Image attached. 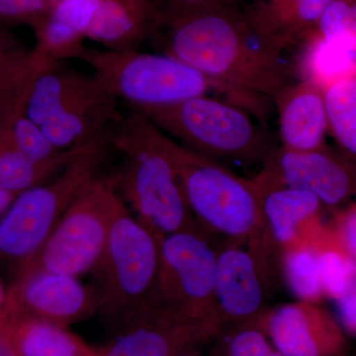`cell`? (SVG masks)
Instances as JSON below:
<instances>
[{
	"label": "cell",
	"instance_id": "cell-1",
	"mask_svg": "<svg viewBox=\"0 0 356 356\" xmlns=\"http://www.w3.org/2000/svg\"><path fill=\"white\" fill-rule=\"evenodd\" d=\"M152 44L204 76L271 102L296 81L286 43L261 7L233 2L161 16Z\"/></svg>",
	"mask_w": 356,
	"mask_h": 356
},
{
	"label": "cell",
	"instance_id": "cell-2",
	"mask_svg": "<svg viewBox=\"0 0 356 356\" xmlns=\"http://www.w3.org/2000/svg\"><path fill=\"white\" fill-rule=\"evenodd\" d=\"M109 147L121 159L107 179L134 216L159 238L199 229L180 186L170 137L144 114L127 108L110 130Z\"/></svg>",
	"mask_w": 356,
	"mask_h": 356
},
{
	"label": "cell",
	"instance_id": "cell-3",
	"mask_svg": "<svg viewBox=\"0 0 356 356\" xmlns=\"http://www.w3.org/2000/svg\"><path fill=\"white\" fill-rule=\"evenodd\" d=\"M81 60L103 88L127 108L163 106L212 95L266 114L268 99L212 81L191 65L163 53L88 48Z\"/></svg>",
	"mask_w": 356,
	"mask_h": 356
},
{
	"label": "cell",
	"instance_id": "cell-4",
	"mask_svg": "<svg viewBox=\"0 0 356 356\" xmlns=\"http://www.w3.org/2000/svg\"><path fill=\"white\" fill-rule=\"evenodd\" d=\"M130 109L144 114L180 146L226 168L261 165L262 170L278 147L266 119L216 96Z\"/></svg>",
	"mask_w": 356,
	"mask_h": 356
},
{
	"label": "cell",
	"instance_id": "cell-5",
	"mask_svg": "<svg viewBox=\"0 0 356 356\" xmlns=\"http://www.w3.org/2000/svg\"><path fill=\"white\" fill-rule=\"evenodd\" d=\"M161 238L122 204L92 273L99 310L113 329L156 303Z\"/></svg>",
	"mask_w": 356,
	"mask_h": 356
},
{
	"label": "cell",
	"instance_id": "cell-6",
	"mask_svg": "<svg viewBox=\"0 0 356 356\" xmlns=\"http://www.w3.org/2000/svg\"><path fill=\"white\" fill-rule=\"evenodd\" d=\"M172 149L180 186L195 221L234 245L261 243L266 228L254 180L175 140Z\"/></svg>",
	"mask_w": 356,
	"mask_h": 356
},
{
	"label": "cell",
	"instance_id": "cell-7",
	"mask_svg": "<svg viewBox=\"0 0 356 356\" xmlns=\"http://www.w3.org/2000/svg\"><path fill=\"white\" fill-rule=\"evenodd\" d=\"M109 136L96 140L48 181L21 192L0 217V257L18 264L47 240L84 187L99 177L109 149Z\"/></svg>",
	"mask_w": 356,
	"mask_h": 356
},
{
	"label": "cell",
	"instance_id": "cell-8",
	"mask_svg": "<svg viewBox=\"0 0 356 356\" xmlns=\"http://www.w3.org/2000/svg\"><path fill=\"white\" fill-rule=\"evenodd\" d=\"M123 203L107 178L96 177L70 204L42 247L18 264L17 276L48 271L77 277L91 273Z\"/></svg>",
	"mask_w": 356,
	"mask_h": 356
},
{
	"label": "cell",
	"instance_id": "cell-9",
	"mask_svg": "<svg viewBox=\"0 0 356 356\" xmlns=\"http://www.w3.org/2000/svg\"><path fill=\"white\" fill-rule=\"evenodd\" d=\"M217 252L199 229L161 238L156 303L220 322L215 301Z\"/></svg>",
	"mask_w": 356,
	"mask_h": 356
},
{
	"label": "cell",
	"instance_id": "cell-10",
	"mask_svg": "<svg viewBox=\"0 0 356 356\" xmlns=\"http://www.w3.org/2000/svg\"><path fill=\"white\" fill-rule=\"evenodd\" d=\"M98 356H180L194 353L222 334L219 321L194 317L154 304L114 330Z\"/></svg>",
	"mask_w": 356,
	"mask_h": 356
},
{
	"label": "cell",
	"instance_id": "cell-11",
	"mask_svg": "<svg viewBox=\"0 0 356 356\" xmlns=\"http://www.w3.org/2000/svg\"><path fill=\"white\" fill-rule=\"evenodd\" d=\"M254 177L311 192L334 211L356 201V159L327 144L306 152L278 147Z\"/></svg>",
	"mask_w": 356,
	"mask_h": 356
},
{
	"label": "cell",
	"instance_id": "cell-12",
	"mask_svg": "<svg viewBox=\"0 0 356 356\" xmlns=\"http://www.w3.org/2000/svg\"><path fill=\"white\" fill-rule=\"evenodd\" d=\"M254 325L286 356H350L346 332L318 304L298 301L276 307L262 313Z\"/></svg>",
	"mask_w": 356,
	"mask_h": 356
},
{
	"label": "cell",
	"instance_id": "cell-13",
	"mask_svg": "<svg viewBox=\"0 0 356 356\" xmlns=\"http://www.w3.org/2000/svg\"><path fill=\"white\" fill-rule=\"evenodd\" d=\"M8 297L11 311L65 327L99 310L93 287L76 276L48 271L17 276Z\"/></svg>",
	"mask_w": 356,
	"mask_h": 356
},
{
	"label": "cell",
	"instance_id": "cell-14",
	"mask_svg": "<svg viewBox=\"0 0 356 356\" xmlns=\"http://www.w3.org/2000/svg\"><path fill=\"white\" fill-rule=\"evenodd\" d=\"M215 301L225 325H254L264 302L261 266L254 250L232 245L217 252Z\"/></svg>",
	"mask_w": 356,
	"mask_h": 356
},
{
	"label": "cell",
	"instance_id": "cell-15",
	"mask_svg": "<svg viewBox=\"0 0 356 356\" xmlns=\"http://www.w3.org/2000/svg\"><path fill=\"white\" fill-rule=\"evenodd\" d=\"M278 113L280 147L306 152L324 146L329 134L324 91L305 81H294L273 100Z\"/></svg>",
	"mask_w": 356,
	"mask_h": 356
},
{
	"label": "cell",
	"instance_id": "cell-16",
	"mask_svg": "<svg viewBox=\"0 0 356 356\" xmlns=\"http://www.w3.org/2000/svg\"><path fill=\"white\" fill-rule=\"evenodd\" d=\"M161 15L153 0H100L86 40L105 50H140L151 42Z\"/></svg>",
	"mask_w": 356,
	"mask_h": 356
},
{
	"label": "cell",
	"instance_id": "cell-17",
	"mask_svg": "<svg viewBox=\"0 0 356 356\" xmlns=\"http://www.w3.org/2000/svg\"><path fill=\"white\" fill-rule=\"evenodd\" d=\"M261 196L266 232L285 248L318 226L324 208L317 196L304 189L252 178Z\"/></svg>",
	"mask_w": 356,
	"mask_h": 356
},
{
	"label": "cell",
	"instance_id": "cell-18",
	"mask_svg": "<svg viewBox=\"0 0 356 356\" xmlns=\"http://www.w3.org/2000/svg\"><path fill=\"white\" fill-rule=\"evenodd\" d=\"M18 356H98L65 327L13 312L0 330Z\"/></svg>",
	"mask_w": 356,
	"mask_h": 356
},
{
	"label": "cell",
	"instance_id": "cell-19",
	"mask_svg": "<svg viewBox=\"0 0 356 356\" xmlns=\"http://www.w3.org/2000/svg\"><path fill=\"white\" fill-rule=\"evenodd\" d=\"M295 74L323 91L356 74V51L343 44L309 35L297 49Z\"/></svg>",
	"mask_w": 356,
	"mask_h": 356
},
{
	"label": "cell",
	"instance_id": "cell-20",
	"mask_svg": "<svg viewBox=\"0 0 356 356\" xmlns=\"http://www.w3.org/2000/svg\"><path fill=\"white\" fill-rule=\"evenodd\" d=\"M90 145L70 149L54 161L38 163L26 156L14 146L0 128V187L18 195L21 192L48 181Z\"/></svg>",
	"mask_w": 356,
	"mask_h": 356
},
{
	"label": "cell",
	"instance_id": "cell-21",
	"mask_svg": "<svg viewBox=\"0 0 356 356\" xmlns=\"http://www.w3.org/2000/svg\"><path fill=\"white\" fill-rule=\"evenodd\" d=\"M314 245L325 297L337 301L355 283V261L329 222L318 227Z\"/></svg>",
	"mask_w": 356,
	"mask_h": 356
},
{
	"label": "cell",
	"instance_id": "cell-22",
	"mask_svg": "<svg viewBox=\"0 0 356 356\" xmlns=\"http://www.w3.org/2000/svg\"><path fill=\"white\" fill-rule=\"evenodd\" d=\"M322 224L298 242L282 250L285 281L298 301L318 304L325 298L318 273L317 252L314 245V235Z\"/></svg>",
	"mask_w": 356,
	"mask_h": 356
},
{
	"label": "cell",
	"instance_id": "cell-23",
	"mask_svg": "<svg viewBox=\"0 0 356 356\" xmlns=\"http://www.w3.org/2000/svg\"><path fill=\"white\" fill-rule=\"evenodd\" d=\"M332 0H267L261 1L276 29L297 50L317 26Z\"/></svg>",
	"mask_w": 356,
	"mask_h": 356
},
{
	"label": "cell",
	"instance_id": "cell-24",
	"mask_svg": "<svg viewBox=\"0 0 356 356\" xmlns=\"http://www.w3.org/2000/svg\"><path fill=\"white\" fill-rule=\"evenodd\" d=\"M329 134L337 147L356 159V74L324 90Z\"/></svg>",
	"mask_w": 356,
	"mask_h": 356
},
{
	"label": "cell",
	"instance_id": "cell-25",
	"mask_svg": "<svg viewBox=\"0 0 356 356\" xmlns=\"http://www.w3.org/2000/svg\"><path fill=\"white\" fill-rule=\"evenodd\" d=\"M0 128L14 146L33 161L47 163L67 153L56 149L44 137L41 129L33 123L17 106L0 96Z\"/></svg>",
	"mask_w": 356,
	"mask_h": 356
},
{
	"label": "cell",
	"instance_id": "cell-26",
	"mask_svg": "<svg viewBox=\"0 0 356 356\" xmlns=\"http://www.w3.org/2000/svg\"><path fill=\"white\" fill-rule=\"evenodd\" d=\"M311 34L356 51V0H332Z\"/></svg>",
	"mask_w": 356,
	"mask_h": 356
},
{
	"label": "cell",
	"instance_id": "cell-27",
	"mask_svg": "<svg viewBox=\"0 0 356 356\" xmlns=\"http://www.w3.org/2000/svg\"><path fill=\"white\" fill-rule=\"evenodd\" d=\"M56 0H0V26H35L50 13Z\"/></svg>",
	"mask_w": 356,
	"mask_h": 356
},
{
	"label": "cell",
	"instance_id": "cell-28",
	"mask_svg": "<svg viewBox=\"0 0 356 356\" xmlns=\"http://www.w3.org/2000/svg\"><path fill=\"white\" fill-rule=\"evenodd\" d=\"M227 356H286L276 350L255 325H243L227 341Z\"/></svg>",
	"mask_w": 356,
	"mask_h": 356
},
{
	"label": "cell",
	"instance_id": "cell-29",
	"mask_svg": "<svg viewBox=\"0 0 356 356\" xmlns=\"http://www.w3.org/2000/svg\"><path fill=\"white\" fill-rule=\"evenodd\" d=\"M28 53L7 27L0 26V91L19 69Z\"/></svg>",
	"mask_w": 356,
	"mask_h": 356
},
{
	"label": "cell",
	"instance_id": "cell-30",
	"mask_svg": "<svg viewBox=\"0 0 356 356\" xmlns=\"http://www.w3.org/2000/svg\"><path fill=\"white\" fill-rule=\"evenodd\" d=\"M329 224L356 266V201L334 210Z\"/></svg>",
	"mask_w": 356,
	"mask_h": 356
},
{
	"label": "cell",
	"instance_id": "cell-31",
	"mask_svg": "<svg viewBox=\"0 0 356 356\" xmlns=\"http://www.w3.org/2000/svg\"><path fill=\"white\" fill-rule=\"evenodd\" d=\"M153 2L158 8L159 15L166 16L238 1L236 0H153Z\"/></svg>",
	"mask_w": 356,
	"mask_h": 356
},
{
	"label": "cell",
	"instance_id": "cell-32",
	"mask_svg": "<svg viewBox=\"0 0 356 356\" xmlns=\"http://www.w3.org/2000/svg\"><path fill=\"white\" fill-rule=\"evenodd\" d=\"M334 302L339 324L346 334L356 336V281L346 294Z\"/></svg>",
	"mask_w": 356,
	"mask_h": 356
},
{
	"label": "cell",
	"instance_id": "cell-33",
	"mask_svg": "<svg viewBox=\"0 0 356 356\" xmlns=\"http://www.w3.org/2000/svg\"><path fill=\"white\" fill-rule=\"evenodd\" d=\"M11 310L9 306L8 289L4 288L0 281V329L6 324L7 318L10 317Z\"/></svg>",
	"mask_w": 356,
	"mask_h": 356
},
{
	"label": "cell",
	"instance_id": "cell-34",
	"mask_svg": "<svg viewBox=\"0 0 356 356\" xmlns=\"http://www.w3.org/2000/svg\"><path fill=\"white\" fill-rule=\"evenodd\" d=\"M16 196L17 195L13 193V192L7 191L0 187V217L3 216L4 213L8 210Z\"/></svg>",
	"mask_w": 356,
	"mask_h": 356
},
{
	"label": "cell",
	"instance_id": "cell-35",
	"mask_svg": "<svg viewBox=\"0 0 356 356\" xmlns=\"http://www.w3.org/2000/svg\"><path fill=\"white\" fill-rule=\"evenodd\" d=\"M0 356H18L10 343L1 332H0Z\"/></svg>",
	"mask_w": 356,
	"mask_h": 356
},
{
	"label": "cell",
	"instance_id": "cell-36",
	"mask_svg": "<svg viewBox=\"0 0 356 356\" xmlns=\"http://www.w3.org/2000/svg\"><path fill=\"white\" fill-rule=\"evenodd\" d=\"M238 2L267 1V0H236Z\"/></svg>",
	"mask_w": 356,
	"mask_h": 356
},
{
	"label": "cell",
	"instance_id": "cell-37",
	"mask_svg": "<svg viewBox=\"0 0 356 356\" xmlns=\"http://www.w3.org/2000/svg\"><path fill=\"white\" fill-rule=\"evenodd\" d=\"M180 356H198L197 351H194V353H186V355H182Z\"/></svg>",
	"mask_w": 356,
	"mask_h": 356
}]
</instances>
